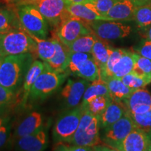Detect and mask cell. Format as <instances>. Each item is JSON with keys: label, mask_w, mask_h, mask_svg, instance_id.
Instances as JSON below:
<instances>
[{"label": "cell", "mask_w": 151, "mask_h": 151, "mask_svg": "<svg viewBox=\"0 0 151 151\" xmlns=\"http://www.w3.org/2000/svg\"><path fill=\"white\" fill-rule=\"evenodd\" d=\"M33 56L32 53L6 56L0 68V85L16 92L33 62Z\"/></svg>", "instance_id": "obj_1"}, {"label": "cell", "mask_w": 151, "mask_h": 151, "mask_svg": "<svg viewBox=\"0 0 151 151\" xmlns=\"http://www.w3.org/2000/svg\"><path fill=\"white\" fill-rule=\"evenodd\" d=\"M32 53L37 55V44L25 30L15 29L0 34V54L4 57L11 55Z\"/></svg>", "instance_id": "obj_2"}, {"label": "cell", "mask_w": 151, "mask_h": 151, "mask_svg": "<svg viewBox=\"0 0 151 151\" xmlns=\"http://www.w3.org/2000/svg\"><path fill=\"white\" fill-rule=\"evenodd\" d=\"M21 29L28 34L46 39L48 33V23L40 11L33 4L13 6Z\"/></svg>", "instance_id": "obj_3"}, {"label": "cell", "mask_w": 151, "mask_h": 151, "mask_svg": "<svg viewBox=\"0 0 151 151\" xmlns=\"http://www.w3.org/2000/svg\"><path fill=\"white\" fill-rule=\"evenodd\" d=\"M67 74L55 71L48 67L33 84L30 90L28 100L32 102L43 101L55 92L65 81Z\"/></svg>", "instance_id": "obj_4"}, {"label": "cell", "mask_w": 151, "mask_h": 151, "mask_svg": "<svg viewBox=\"0 0 151 151\" xmlns=\"http://www.w3.org/2000/svg\"><path fill=\"white\" fill-rule=\"evenodd\" d=\"M99 118L83 111L80 123L69 144L94 148L100 143Z\"/></svg>", "instance_id": "obj_5"}, {"label": "cell", "mask_w": 151, "mask_h": 151, "mask_svg": "<svg viewBox=\"0 0 151 151\" xmlns=\"http://www.w3.org/2000/svg\"><path fill=\"white\" fill-rule=\"evenodd\" d=\"M83 110L81 106L68 109L57 119L52 129L53 140L56 143H70L78 129Z\"/></svg>", "instance_id": "obj_6"}, {"label": "cell", "mask_w": 151, "mask_h": 151, "mask_svg": "<svg viewBox=\"0 0 151 151\" xmlns=\"http://www.w3.org/2000/svg\"><path fill=\"white\" fill-rule=\"evenodd\" d=\"M91 33H93V31L88 22L68 13L57 29L56 35L68 46L78 38Z\"/></svg>", "instance_id": "obj_7"}, {"label": "cell", "mask_w": 151, "mask_h": 151, "mask_svg": "<svg viewBox=\"0 0 151 151\" xmlns=\"http://www.w3.org/2000/svg\"><path fill=\"white\" fill-rule=\"evenodd\" d=\"M136 127L133 120L127 113L118 121L105 128L103 142L110 148L118 150L122 141Z\"/></svg>", "instance_id": "obj_8"}, {"label": "cell", "mask_w": 151, "mask_h": 151, "mask_svg": "<svg viewBox=\"0 0 151 151\" xmlns=\"http://www.w3.org/2000/svg\"><path fill=\"white\" fill-rule=\"evenodd\" d=\"M94 35L106 41L116 40L128 37L132 32L129 25L118 21L94 20L88 22Z\"/></svg>", "instance_id": "obj_9"}, {"label": "cell", "mask_w": 151, "mask_h": 151, "mask_svg": "<svg viewBox=\"0 0 151 151\" xmlns=\"http://www.w3.org/2000/svg\"><path fill=\"white\" fill-rule=\"evenodd\" d=\"M33 5L40 11L48 23L56 29L68 14L65 0H38Z\"/></svg>", "instance_id": "obj_10"}, {"label": "cell", "mask_w": 151, "mask_h": 151, "mask_svg": "<svg viewBox=\"0 0 151 151\" xmlns=\"http://www.w3.org/2000/svg\"><path fill=\"white\" fill-rule=\"evenodd\" d=\"M89 85V81L83 78L79 80L68 79L60 92V97L66 108L73 109L81 106L85 91Z\"/></svg>", "instance_id": "obj_11"}, {"label": "cell", "mask_w": 151, "mask_h": 151, "mask_svg": "<svg viewBox=\"0 0 151 151\" xmlns=\"http://www.w3.org/2000/svg\"><path fill=\"white\" fill-rule=\"evenodd\" d=\"M118 150H151V130L136 127L122 141Z\"/></svg>", "instance_id": "obj_12"}, {"label": "cell", "mask_w": 151, "mask_h": 151, "mask_svg": "<svg viewBox=\"0 0 151 151\" xmlns=\"http://www.w3.org/2000/svg\"><path fill=\"white\" fill-rule=\"evenodd\" d=\"M13 141L16 150L22 151H42L46 150L48 144V136L43 128L32 134Z\"/></svg>", "instance_id": "obj_13"}, {"label": "cell", "mask_w": 151, "mask_h": 151, "mask_svg": "<svg viewBox=\"0 0 151 151\" xmlns=\"http://www.w3.org/2000/svg\"><path fill=\"white\" fill-rule=\"evenodd\" d=\"M127 113L141 114L151 110V94L143 88L136 90L122 101Z\"/></svg>", "instance_id": "obj_14"}, {"label": "cell", "mask_w": 151, "mask_h": 151, "mask_svg": "<svg viewBox=\"0 0 151 151\" xmlns=\"http://www.w3.org/2000/svg\"><path fill=\"white\" fill-rule=\"evenodd\" d=\"M43 116L38 111H32L19 122L14 132L13 140L32 134L43 128Z\"/></svg>", "instance_id": "obj_15"}, {"label": "cell", "mask_w": 151, "mask_h": 151, "mask_svg": "<svg viewBox=\"0 0 151 151\" xmlns=\"http://www.w3.org/2000/svg\"><path fill=\"white\" fill-rule=\"evenodd\" d=\"M137 6L132 0H118L104 16L111 21H131Z\"/></svg>", "instance_id": "obj_16"}, {"label": "cell", "mask_w": 151, "mask_h": 151, "mask_svg": "<svg viewBox=\"0 0 151 151\" xmlns=\"http://www.w3.org/2000/svg\"><path fill=\"white\" fill-rule=\"evenodd\" d=\"M52 39L55 44V52L53 57L46 62V63L52 70L60 73H65L68 65L70 52L68 47L60 40L56 35L52 37Z\"/></svg>", "instance_id": "obj_17"}, {"label": "cell", "mask_w": 151, "mask_h": 151, "mask_svg": "<svg viewBox=\"0 0 151 151\" xmlns=\"http://www.w3.org/2000/svg\"><path fill=\"white\" fill-rule=\"evenodd\" d=\"M127 113V109L122 101L111 100L104 111L99 116L100 127L105 129L120 120Z\"/></svg>", "instance_id": "obj_18"}, {"label": "cell", "mask_w": 151, "mask_h": 151, "mask_svg": "<svg viewBox=\"0 0 151 151\" xmlns=\"http://www.w3.org/2000/svg\"><path fill=\"white\" fill-rule=\"evenodd\" d=\"M48 67V64L46 62L40 60H35L32 63L28 69L25 77H24L23 85H22V104L25 105L28 101L29 94L33 84L37 80L39 76Z\"/></svg>", "instance_id": "obj_19"}, {"label": "cell", "mask_w": 151, "mask_h": 151, "mask_svg": "<svg viewBox=\"0 0 151 151\" xmlns=\"http://www.w3.org/2000/svg\"><path fill=\"white\" fill-rule=\"evenodd\" d=\"M67 11L71 16L80 18L88 23L94 20H107L104 16L100 15L89 4L85 2L67 4Z\"/></svg>", "instance_id": "obj_20"}, {"label": "cell", "mask_w": 151, "mask_h": 151, "mask_svg": "<svg viewBox=\"0 0 151 151\" xmlns=\"http://www.w3.org/2000/svg\"><path fill=\"white\" fill-rule=\"evenodd\" d=\"M136 62V52L125 49V51L112 68L111 78H121L132 72Z\"/></svg>", "instance_id": "obj_21"}, {"label": "cell", "mask_w": 151, "mask_h": 151, "mask_svg": "<svg viewBox=\"0 0 151 151\" xmlns=\"http://www.w3.org/2000/svg\"><path fill=\"white\" fill-rule=\"evenodd\" d=\"M105 82L106 83L110 98L114 101H122L136 90L124 85L120 78H110Z\"/></svg>", "instance_id": "obj_22"}, {"label": "cell", "mask_w": 151, "mask_h": 151, "mask_svg": "<svg viewBox=\"0 0 151 151\" xmlns=\"http://www.w3.org/2000/svg\"><path fill=\"white\" fill-rule=\"evenodd\" d=\"M113 49L109 46L106 41L97 37L95 43L92 47L91 54L97 65L100 69V72L105 67L109 56L113 52Z\"/></svg>", "instance_id": "obj_23"}, {"label": "cell", "mask_w": 151, "mask_h": 151, "mask_svg": "<svg viewBox=\"0 0 151 151\" xmlns=\"http://www.w3.org/2000/svg\"><path fill=\"white\" fill-rule=\"evenodd\" d=\"M74 75L89 82H93L101 78L100 69L92 58V55L79 66Z\"/></svg>", "instance_id": "obj_24"}, {"label": "cell", "mask_w": 151, "mask_h": 151, "mask_svg": "<svg viewBox=\"0 0 151 151\" xmlns=\"http://www.w3.org/2000/svg\"><path fill=\"white\" fill-rule=\"evenodd\" d=\"M29 35L35 40L37 44V55L39 57V59L46 62L51 59L56 50L53 39H41L30 34Z\"/></svg>", "instance_id": "obj_25"}, {"label": "cell", "mask_w": 151, "mask_h": 151, "mask_svg": "<svg viewBox=\"0 0 151 151\" xmlns=\"http://www.w3.org/2000/svg\"><path fill=\"white\" fill-rule=\"evenodd\" d=\"M98 96L110 97L106 83L101 78L93 81L92 84H90L88 86L86 91H85L81 105L86 104L88 101L93 99L94 98L98 97Z\"/></svg>", "instance_id": "obj_26"}, {"label": "cell", "mask_w": 151, "mask_h": 151, "mask_svg": "<svg viewBox=\"0 0 151 151\" xmlns=\"http://www.w3.org/2000/svg\"><path fill=\"white\" fill-rule=\"evenodd\" d=\"M20 25L14 11L0 9V34L6 33L15 29H20Z\"/></svg>", "instance_id": "obj_27"}, {"label": "cell", "mask_w": 151, "mask_h": 151, "mask_svg": "<svg viewBox=\"0 0 151 151\" xmlns=\"http://www.w3.org/2000/svg\"><path fill=\"white\" fill-rule=\"evenodd\" d=\"M96 39L97 36L94 35V32L88 34L78 38L67 47L70 52H79L91 53L92 47L95 43Z\"/></svg>", "instance_id": "obj_28"}, {"label": "cell", "mask_w": 151, "mask_h": 151, "mask_svg": "<svg viewBox=\"0 0 151 151\" xmlns=\"http://www.w3.org/2000/svg\"><path fill=\"white\" fill-rule=\"evenodd\" d=\"M134 20L137 27L140 29L146 31L151 26V2L146 4L138 6L136 8Z\"/></svg>", "instance_id": "obj_29"}, {"label": "cell", "mask_w": 151, "mask_h": 151, "mask_svg": "<svg viewBox=\"0 0 151 151\" xmlns=\"http://www.w3.org/2000/svg\"><path fill=\"white\" fill-rule=\"evenodd\" d=\"M111 101L110 97L107 96H98L90 100L86 104L81 105L83 111H88L94 116L99 117L101 116Z\"/></svg>", "instance_id": "obj_30"}, {"label": "cell", "mask_w": 151, "mask_h": 151, "mask_svg": "<svg viewBox=\"0 0 151 151\" xmlns=\"http://www.w3.org/2000/svg\"><path fill=\"white\" fill-rule=\"evenodd\" d=\"M132 73L151 82V60L136 52V62Z\"/></svg>", "instance_id": "obj_31"}, {"label": "cell", "mask_w": 151, "mask_h": 151, "mask_svg": "<svg viewBox=\"0 0 151 151\" xmlns=\"http://www.w3.org/2000/svg\"><path fill=\"white\" fill-rule=\"evenodd\" d=\"M16 100V92L0 85V116L11 106Z\"/></svg>", "instance_id": "obj_32"}, {"label": "cell", "mask_w": 151, "mask_h": 151, "mask_svg": "<svg viewBox=\"0 0 151 151\" xmlns=\"http://www.w3.org/2000/svg\"><path fill=\"white\" fill-rule=\"evenodd\" d=\"M92 56L91 53L86 52H70L69 57V62L65 72L74 75L79 66L88 58Z\"/></svg>", "instance_id": "obj_33"}, {"label": "cell", "mask_w": 151, "mask_h": 151, "mask_svg": "<svg viewBox=\"0 0 151 151\" xmlns=\"http://www.w3.org/2000/svg\"><path fill=\"white\" fill-rule=\"evenodd\" d=\"M117 1L118 0H86L84 2L89 4L100 15L104 16Z\"/></svg>", "instance_id": "obj_34"}, {"label": "cell", "mask_w": 151, "mask_h": 151, "mask_svg": "<svg viewBox=\"0 0 151 151\" xmlns=\"http://www.w3.org/2000/svg\"><path fill=\"white\" fill-rule=\"evenodd\" d=\"M120 79L124 85L134 90L144 88L147 85L149 84V83L146 80L138 76L137 75L132 72L124 76Z\"/></svg>", "instance_id": "obj_35"}, {"label": "cell", "mask_w": 151, "mask_h": 151, "mask_svg": "<svg viewBox=\"0 0 151 151\" xmlns=\"http://www.w3.org/2000/svg\"><path fill=\"white\" fill-rule=\"evenodd\" d=\"M137 127L151 130V110L148 112L137 114L127 113Z\"/></svg>", "instance_id": "obj_36"}, {"label": "cell", "mask_w": 151, "mask_h": 151, "mask_svg": "<svg viewBox=\"0 0 151 151\" xmlns=\"http://www.w3.org/2000/svg\"><path fill=\"white\" fill-rule=\"evenodd\" d=\"M8 122L0 126V149L4 147L9 142L11 137V126Z\"/></svg>", "instance_id": "obj_37"}, {"label": "cell", "mask_w": 151, "mask_h": 151, "mask_svg": "<svg viewBox=\"0 0 151 151\" xmlns=\"http://www.w3.org/2000/svg\"><path fill=\"white\" fill-rule=\"evenodd\" d=\"M136 52L151 60V41L145 39L141 43L139 48L136 49Z\"/></svg>", "instance_id": "obj_38"}, {"label": "cell", "mask_w": 151, "mask_h": 151, "mask_svg": "<svg viewBox=\"0 0 151 151\" xmlns=\"http://www.w3.org/2000/svg\"><path fill=\"white\" fill-rule=\"evenodd\" d=\"M56 146L54 147L55 150H66V151H87L92 150V148L90 147H84L76 146V145L71 144V146L65 144V143H56Z\"/></svg>", "instance_id": "obj_39"}, {"label": "cell", "mask_w": 151, "mask_h": 151, "mask_svg": "<svg viewBox=\"0 0 151 151\" xmlns=\"http://www.w3.org/2000/svg\"><path fill=\"white\" fill-rule=\"evenodd\" d=\"M37 1L38 0H14L10 5H12L13 6H16L20 5L33 4Z\"/></svg>", "instance_id": "obj_40"}, {"label": "cell", "mask_w": 151, "mask_h": 151, "mask_svg": "<svg viewBox=\"0 0 151 151\" xmlns=\"http://www.w3.org/2000/svg\"><path fill=\"white\" fill-rule=\"evenodd\" d=\"M132 1L137 6H138L144 5L146 4L151 2V0H132Z\"/></svg>", "instance_id": "obj_41"}, {"label": "cell", "mask_w": 151, "mask_h": 151, "mask_svg": "<svg viewBox=\"0 0 151 151\" xmlns=\"http://www.w3.org/2000/svg\"><path fill=\"white\" fill-rule=\"evenodd\" d=\"M67 3V4H80L83 3L86 0H65Z\"/></svg>", "instance_id": "obj_42"}, {"label": "cell", "mask_w": 151, "mask_h": 151, "mask_svg": "<svg viewBox=\"0 0 151 151\" xmlns=\"http://www.w3.org/2000/svg\"><path fill=\"white\" fill-rule=\"evenodd\" d=\"M9 120H10V118L8 117H6L4 116H0V126L2 125L3 124H4L5 122H8Z\"/></svg>", "instance_id": "obj_43"}, {"label": "cell", "mask_w": 151, "mask_h": 151, "mask_svg": "<svg viewBox=\"0 0 151 151\" xmlns=\"http://www.w3.org/2000/svg\"><path fill=\"white\" fill-rule=\"evenodd\" d=\"M146 39L151 41V26L146 31Z\"/></svg>", "instance_id": "obj_44"}, {"label": "cell", "mask_w": 151, "mask_h": 151, "mask_svg": "<svg viewBox=\"0 0 151 151\" xmlns=\"http://www.w3.org/2000/svg\"><path fill=\"white\" fill-rule=\"evenodd\" d=\"M4 58L5 57H4L3 55H1L0 54V68H1V64H2L4 60Z\"/></svg>", "instance_id": "obj_45"}, {"label": "cell", "mask_w": 151, "mask_h": 151, "mask_svg": "<svg viewBox=\"0 0 151 151\" xmlns=\"http://www.w3.org/2000/svg\"><path fill=\"white\" fill-rule=\"evenodd\" d=\"M13 1H14V0H4V2L5 3H7V4H8L10 5L11 4V2H12Z\"/></svg>", "instance_id": "obj_46"}, {"label": "cell", "mask_w": 151, "mask_h": 151, "mask_svg": "<svg viewBox=\"0 0 151 151\" xmlns=\"http://www.w3.org/2000/svg\"><path fill=\"white\" fill-rule=\"evenodd\" d=\"M0 1H2V2H4V0H0Z\"/></svg>", "instance_id": "obj_47"}]
</instances>
